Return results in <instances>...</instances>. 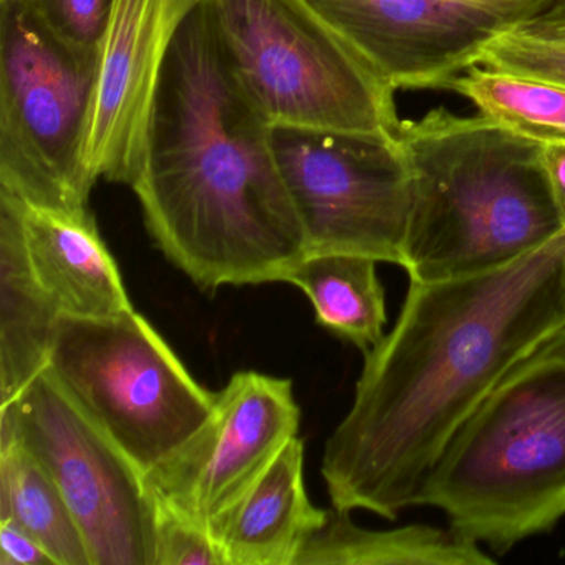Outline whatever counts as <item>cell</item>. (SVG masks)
Returning <instances> with one entry per match:
<instances>
[{
  "label": "cell",
  "mask_w": 565,
  "mask_h": 565,
  "mask_svg": "<svg viewBox=\"0 0 565 565\" xmlns=\"http://www.w3.org/2000/svg\"><path fill=\"white\" fill-rule=\"evenodd\" d=\"M564 330L565 231L489 273L409 280L327 439L320 471L332 508L398 519L482 399Z\"/></svg>",
  "instance_id": "6da1fadb"
},
{
  "label": "cell",
  "mask_w": 565,
  "mask_h": 565,
  "mask_svg": "<svg viewBox=\"0 0 565 565\" xmlns=\"http://www.w3.org/2000/svg\"><path fill=\"white\" fill-rule=\"evenodd\" d=\"M130 188L161 253L201 289L284 282L307 254L273 127L234 78L206 0L174 38Z\"/></svg>",
  "instance_id": "7a4b0ae2"
},
{
  "label": "cell",
  "mask_w": 565,
  "mask_h": 565,
  "mask_svg": "<svg viewBox=\"0 0 565 565\" xmlns=\"http://www.w3.org/2000/svg\"><path fill=\"white\" fill-rule=\"evenodd\" d=\"M412 177L403 269L415 282L508 266L565 231L544 145L482 115L402 121Z\"/></svg>",
  "instance_id": "3957f363"
},
{
  "label": "cell",
  "mask_w": 565,
  "mask_h": 565,
  "mask_svg": "<svg viewBox=\"0 0 565 565\" xmlns=\"http://www.w3.org/2000/svg\"><path fill=\"white\" fill-rule=\"evenodd\" d=\"M413 505L505 554L565 518V330L514 366L455 433Z\"/></svg>",
  "instance_id": "277c9868"
},
{
  "label": "cell",
  "mask_w": 565,
  "mask_h": 565,
  "mask_svg": "<svg viewBox=\"0 0 565 565\" xmlns=\"http://www.w3.org/2000/svg\"><path fill=\"white\" fill-rule=\"evenodd\" d=\"M231 72L270 127L398 135L395 88L303 0H206Z\"/></svg>",
  "instance_id": "5b68a950"
},
{
  "label": "cell",
  "mask_w": 565,
  "mask_h": 565,
  "mask_svg": "<svg viewBox=\"0 0 565 565\" xmlns=\"http://www.w3.org/2000/svg\"><path fill=\"white\" fill-rule=\"evenodd\" d=\"M98 61L100 52L62 41L21 0H0V191L35 206L90 210Z\"/></svg>",
  "instance_id": "8992f818"
},
{
  "label": "cell",
  "mask_w": 565,
  "mask_h": 565,
  "mask_svg": "<svg viewBox=\"0 0 565 565\" xmlns=\"http://www.w3.org/2000/svg\"><path fill=\"white\" fill-rule=\"evenodd\" d=\"M45 370L145 476L177 455L214 408V393L135 309L62 319Z\"/></svg>",
  "instance_id": "52a82bcc"
},
{
  "label": "cell",
  "mask_w": 565,
  "mask_h": 565,
  "mask_svg": "<svg viewBox=\"0 0 565 565\" xmlns=\"http://www.w3.org/2000/svg\"><path fill=\"white\" fill-rule=\"evenodd\" d=\"M0 429L47 469L77 519L92 565H154L157 501L147 478L47 370L0 405Z\"/></svg>",
  "instance_id": "ba28073f"
},
{
  "label": "cell",
  "mask_w": 565,
  "mask_h": 565,
  "mask_svg": "<svg viewBox=\"0 0 565 565\" xmlns=\"http://www.w3.org/2000/svg\"><path fill=\"white\" fill-rule=\"evenodd\" d=\"M398 135L273 128L307 254H360L403 266L412 177Z\"/></svg>",
  "instance_id": "9c48e42d"
},
{
  "label": "cell",
  "mask_w": 565,
  "mask_h": 565,
  "mask_svg": "<svg viewBox=\"0 0 565 565\" xmlns=\"http://www.w3.org/2000/svg\"><path fill=\"white\" fill-rule=\"evenodd\" d=\"M393 88H446L555 0H303Z\"/></svg>",
  "instance_id": "30bf717a"
},
{
  "label": "cell",
  "mask_w": 565,
  "mask_h": 565,
  "mask_svg": "<svg viewBox=\"0 0 565 565\" xmlns=\"http://www.w3.org/2000/svg\"><path fill=\"white\" fill-rule=\"evenodd\" d=\"M292 382L237 372L200 431L148 472L154 499L204 531L230 512L299 433ZM213 535V534H211Z\"/></svg>",
  "instance_id": "8fae6325"
},
{
  "label": "cell",
  "mask_w": 565,
  "mask_h": 565,
  "mask_svg": "<svg viewBox=\"0 0 565 565\" xmlns=\"http://www.w3.org/2000/svg\"><path fill=\"white\" fill-rule=\"evenodd\" d=\"M203 0H117L100 45L87 140L95 180L131 186L174 38Z\"/></svg>",
  "instance_id": "7c38bea8"
},
{
  "label": "cell",
  "mask_w": 565,
  "mask_h": 565,
  "mask_svg": "<svg viewBox=\"0 0 565 565\" xmlns=\"http://www.w3.org/2000/svg\"><path fill=\"white\" fill-rule=\"evenodd\" d=\"M8 198L29 269L62 319H102L134 309L120 269L90 210L65 211Z\"/></svg>",
  "instance_id": "4fadbf2b"
},
{
  "label": "cell",
  "mask_w": 565,
  "mask_h": 565,
  "mask_svg": "<svg viewBox=\"0 0 565 565\" xmlns=\"http://www.w3.org/2000/svg\"><path fill=\"white\" fill-rule=\"evenodd\" d=\"M326 518L327 509L307 495L303 441L296 436L211 534L224 565H294Z\"/></svg>",
  "instance_id": "5bb4252c"
},
{
  "label": "cell",
  "mask_w": 565,
  "mask_h": 565,
  "mask_svg": "<svg viewBox=\"0 0 565 565\" xmlns=\"http://www.w3.org/2000/svg\"><path fill=\"white\" fill-rule=\"evenodd\" d=\"M61 320L29 269L14 206L0 196V405L47 369Z\"/></svg>",
  "instance_id": "9a60e30c"
},
{
  "label": "cell",
  "mask_w": 565,
  "mask_h": 565,
  "mask_svg": "<svg viewBox=\"0 0 565 565\" xmlns=\"http://www.w3.org/2000/svg\"><path fill=\"white\" fill-rule=\"evenodd\" d=\"M479 542L448 524L366 529L350 511L327 509V518L300 548L294 565H492Z\"/></svg>",
  "instance_id": "2e32d148"
},
{
  "label": "cell",
  "mask_w": 565,
  "mask_h": 565,
  "mask_svg": "<svg viewBox=\"0 0 565 565\" xmlns=\"http://www.w3.org/2000/svg\"><path fill=\"white\" fill-rule=\"evenodd\" d=\"M379 260L360 254L309 253L286 274L312 303L317 323L363 353L385 335V289Z\"/></svg>",
  "instance_id": "e0dca14e"
},
{
  "label": "cell",
  "mask_w": 565,
  "mask_h": 565,
  "mask_svg": "<svg viewBox=\"0 0 565 565\" xmlns=\"http://www.w3.org/2000/svg\"><path fill=\"white\" fill-rule=\"evenodd\" d=\"M0 522L28 532L57 565H92L67 499L47 469L8 429H0Z\"/></svg>",
  "instance_id": "ac0fdd59"
},
{
  "label": "cell",
  "mask_w": 565,
  "mask_h": 565,
  "mask_svg": "<svg viewBox=\"0 0 565 565\" xmlns=\"http://www.w3.org/2000/svg\"><path fill=\"white\" fill-rule=\"evenodd\" d=\"M449 90L512 134L544 147L565 145V85L475 65Z\"/></svg>",
  "instance_id": "d6986e66"
},
{
  "label": "cell",
  "mask_w": 565,
  "mask_h": 565,
  "mask_svg": "<svg viewBox=\"0 0 565 565\" xmlns=\"http://www.w3.org/2000/svg\"><path fill=\"white\" fill-rule=\"evenodd\" d=\"M62 41L100 52L117 0H21Z\"/></svg>",
  "instance_id": "ffe728a7"
},
{
  "label": "cell",
  "mask_w": 565,
  "mask_h": 565,
  "mask_svg": "<svg viewBox=\"0 0 565 565\" xmlns=\"http://www.w3.org/2000/svg\"><path fill=\"white\" fill-rule=\"evenodd\" d=\"M482 67L565 85V47L522 32L499 35L482 52Z\"/></svg>",
  "instance_id": "44dd1931"
},
{
  "label": "cell",
  "mask_w": 565,
  "mask_h": 565,
  "mask_svg": "<svg viewBox=\"0 0 565 565\" xmlns=\"http://www.w3.org/2000/svg\"><path fill=\"white\" fill-rule=\"evenodd\" d=\"M154 565H224V558L210 532L157 501Z\"/></svg>",
  "instance_id": "7402d4cb"
},
{
  "label": "cell",
  "mask_w": 565,
  "mask_h": 565,
  "mask_svg": "<svg viewBox=\"0 0 565 565\" xmlns=\"http://www.w3.org/2000/svg\"><path fill=\"white\" fill-rule=\"evenodd\" d=\"M0 565H57V562L28 532L0 522Z\"/></svg>",
  "instance_id": "603a6c76"
},
{
  "label": "cell",
  "mask_w": 565,
  "mask_h": 565,
  "mask_svg": "<svg viewBox=\"0 0 565 565\" xmlns=\"http://www.w3.org/2000/svg\"><path fill=\"white\" fill-rule=\"evenodd\" d=\"M515 31L565 47V0H555L551 8L529 19L527 22L515 28Z\"/></svg>",
  "instance_id": "cb8c5ba5"
},
{
  "label": "cell",
  "mask_w": 565,
  "mask_h": 565,
  "mask_svg": "<svg viewBox=\"0 0 565 565\" xmlns=\"http://www.w3.org/2000/svg\"><path fill=\"white\" fill-rule=\"evenodd\" d=\"M544 160L565 221V145L544 147Z\"/></svg>",
  "instance_id": "d4e9b609"
}]
</instances>
